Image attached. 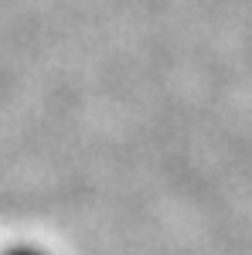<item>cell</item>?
<instances>
[{"instance_id":"1","label":"cell","mask_w":252,"mask_h":255,"mask_svg":"<svg viewBox=\"0 0 252 255\" xmlns=\"http://www.w3.org/2000/svg\"><path fill=\"white\" fill-rule=\"evenodd\" d=\"M0 255H44V252H38V249H31V245H20V249H3Z\"/></svg>"}]
</instances>
